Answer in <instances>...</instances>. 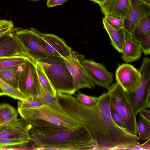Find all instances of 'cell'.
Returning a JSON list of instances; mask_svg holds the SVG:
<instances>
[{
    "instance_id": "cell-1",
    "label": "cell",
    "mask_w": 150,
    "mask_h": 150,
    "mask_svg": "<svg viewBox=\"0 0 150 150\" xmlns=\"http://www.w3.org/2000/svg\"><path fill=\"white\" fill-rule=\"evenodd\" d=\"M59 102L64 111L81 123L96 142L99 150H126L139 144L134 136L116 124L110 111L108 91L98 97L97 103L88 106L72 95L60 93Z\"/></svg>"
},
{
    "instance_id": "cell-2",
    "label": "cell",
    "mask_w": 150,
    "mask_h": 150,
    "mask_svg": "<svg viewBox=\"0 0 150 150\" xmlns=\"http://www.w3.org/2000/svg\"><path fill=\"white\" fill-rule=\"evenodd\" d=\"M29 136L36 150H99L96 142L83 126L42 131L31 128Z\"/></svg>"
},
{
    "instance_id": "cell-3",
    "label": "cell",
    "mask_w": 150,
    "mask_h": 150,
    "mask_svg": "<svg viewBox=\"0 0 150 150\" xmlns=\"http://www.w3.org/2000/svg\"><path fill=\"white\" fill-rule=\"evenodd\" d=\"M21 117L32 126L66 127L71 129L83 126L66 112L63 113L43 105L37 107L18 109Z\"/></svg>"
},
{
    "instance_id": "cell-4",
    "label": "cell",
    "mask_w": 150,
    "mask_h": 150,
    "mask_svg": "<svg viewBox=\"0 0 150 150\" xmlns=\"http://www.w3.org/2000/svg\"><path fill=\"white\" fill-rule=\"evenodd\" d=\"M38 62L57 92L73 95L76 91L72 76L63 58L49 55Z\"/></svg>"
},
{
    "instance_id": "cell-5",
    "label": "cell",
    "mask_w": 150,
    "mask_h": 150,
    "mask_svg": "<svg viewBox=\"0 0 150 150\" xmlns=\"http://www.w3.org/2000/svg\"><path fill=\"white\" fill-rule=\"evenodd\" d=\"M110 95V105L122 116L126 129L137 136V123L132 105V97L117 82L107 89Z\"/></svg>"
},
{
    "instance_id": "cell-6",
    "label": "cell",
    "mask_w": 150,
    "mask_h": 150,
    "mask_svg": "<svg viewBox=\"0 0 150 150\" xmlns=\"http://www.w3.org/2000/svg\"><path fill=\"white\" fill-rule=\"evenodd\" d=\"M36 62L28 57L23 64L20 73L18 89L27 100L39 97L40 92L41 85L38 75Z\"/></svg>"
},
{
    "instance_id": "cell-7",
    "label": "cell",
    "mask_w": 150,
    "mask_h": 150,
    "mask_svg": "<svg viewBox=\"0 0 150 150\" xmlns=\"http://www.w3.org/2000/svg\"><path fill=\"white\" fill-rule=\"evenodd\" d=\"M141 78L137 88L132 97L134 111L137 116L139 111L150 107V59L144 58L139 69Z\"/></svg>"
},
{
    "instance_id": "cell-8",
    "label": "cell",
    "mask_w": 150,
    "mask_h": 150,
    "mask_svg": "<svg viewBox=\"0 0 150 150\" xmlns=\"http://www.w3.org/2000/svg\"><path fill=\"white\" fill-rule=\"evenodd\" d=\"M14 32L30 57L35 61L49 55L45 49L38 30L30 29H14Z\"/></svg>"
},
{
    "instance_id": "cell-9",
    "label": "cell",
    "mask_w": 150,
    "mask_h": 150,
    "mask_svg": "<svg viewBox=\"0 0 150 150\" xmlns=\"http://www.w3.org/2000/svg\"><path fill=\"white\" fill-rule=\"evenodd\" d=\"M150 15V5L142 0H130L127 13L124 18L123 29L129 36L140 21Z\"/></svg>"
},
{
    "instance_id": "cell-10",
    "label": "cell",
    "mask_w": 150,
    "mask_h": 150,
    "mask_svg": "<svg viewBox=\"0 0 150 150\" xmlns=\"http://www.w3.org/2000/svg\"><path fill=\"white\" fill-rule=\"evenodd\" d=\"M116 82L130 94L135 92L141 78L139 71L133 65L123 63L118 67L115 72Z\"/></svg>"
},
{
    "instance_id": "cell-11",
    "label": "cell",
    "mask_w": 150,
    "mask_h": 150,
    "mask_svg": "<svg viewBox=\"0 0 150 150\" xmlns=\"http://www.w3.org/2000/svg\"><path fill=\"white\" fill-rule=\"evenodd\" d=\"M64 59L72 76L76 91L83 88L92 89L95 88V85L90 79L76 54L72 52L71 57Z\"/></svg>"
},
{
    "instance_id": "cell-12",
    "label": "cell",
    "mask_w": 150,
    "mask_h": 150,
    "mask_svg": "<svg viewBox=\"0 0 150 150\" xmlns=\"http://www.w3.org/2000/svg\"><path fill=\"white\" fill-rule=\"evenodd\" d=\"M82 63L95 85L108 88L113 81V73L107 70L103 64L92 60L84 59Z\"/></svg>"
},
{
    "instance_id": "cell-13",
    "label": "cell",
    "mask_w": 150,
    "mask_h": 150,
    "mask_svg": "<svg viewBox=\"0 0 150 150\" xmlns=\"http://www.w3.org/2000/svg\"><path fill=\"white\" fill-rule=\"evenodd\" d=\"M38 34L46 51L49 55L66 58L72 56V51L65 42L52 34H44L38 30Z\"/></svg>"
},
{
    "instance_id": "cell-14",
    "label": "cell",
    "mask_w": 150,
    "mask_h": 150,
    "mask_svg": "<svg viewBox=\"0 0 150 150\" xmlns=\"http://www.w3.org/2000/svg\"><path fill=\"white\" fill-rule=\"evenodd\" d=\"M31 127L21 117L18 118L14 121L0 126V138L30 141L29 131Z\"/></svg>"
},
{
    "instance_id": "cell-15",
    "label": "cell",
    "mask_w": 150,
    "mask_h": 150,
    "mask_svg": "<svg viewBox=\"0 0 150 150\" xmlns=\"http://www.w3.org/2000/svg\"><path fill=\"white\" fill-rule=\"evenodd\" d=\"M16 56L30 57L13 29L0 37V58Z\"/></svg>"
},
{
    "instance_id": "cell-16",
    "label": "cell",
    "mask_w": 150,
    "mask_h": 150,
    "mask_svg": "<svg viewBox=\"0 0 150 150\" xmlns=\"http://www.w3.org/2000/svg\"><path fill=\"white\" fill-rule=\"evenodd\" d=\"M130 0H105L99 5L105 16L110 15L124 18L129 5Z\"/></svg>"
},
{
    "instance_id": "cell-17",
    "label": "cell",
    "mask_w": 150,
    "mask_h": 150,
    "mask_svg": "<svg viewBox=\"0 0 150 150\" xmlns=\"http://www.w3.org/2000/svg\"><path fill=\"white\" fill-rule=\"evenodd\" d=\"M102 21L104 28L108 33L114 48L122 53L125 45L127 35L123 28L116 29L110 25L103 18Z\"/></svg>"
},
{
    "instance_id": "cell-18",
    "label": "cell",
    "mask_w": 150,
    "mask_h": 150,
    "mask_svg": "<svg viewBox=\"0 0 150 150\" xmlns=\"http://www.w3.org/2000/svg\"><path fill=\"white\" fill-rule=\"evenodd\" d=\"M142 52L139 43L127 36L122 52V59L127 63L134 62L140 58Z\"/></svg>"
},
{
    "instance_id": "cell-19",
    "label": "cell",
    "mask_w": 150,
    "mask_h": 150,
    "mask_svg": "<svg viewBox=\"0 0 150 150\" xmlns=\"http://www.w3.org/2000/svg\"><path fill=\"white\" fill-rule=\"evenodd\" d=\"M22 66L0 69V79L13 87L18 89V81Z\"/></svg>"
},
{
    "instance_id": "cell-20",
    "label": "cell",
    "mask_w": 150,
    "mask_h": 150,
    "mask_svg": "<svg viewBox=\"0 0 150 150\" xmlns=\"http://www.w3.org/2000/svg\"><path fill=\"white\" fill-rule=\"evenodd\" d=\"M150 33V15L143 18L133 30L130 37L137 42L143 41Z\"/></svg>"
},
{
    "instance_id": "cell-21",
    "label": "cell",
    "mask_w": 150,
    "mask_h": 150,
    "mask_svg": "<svg viewBox=\"0 0 150 150\" xmlns=\"http://www.w3.org/2000/svg\"><path fill=\"white\" fill-rule=\"evenodd\" d=\"M18 112L8 103L0 104V126L8 124L18 119Z\"/></svg>"
},
{
    "instance_id": "cell-22",
    "label": "cell",
    "mask_w": 150,
    "mask_h": 150,
    "mask_svg": "<svg viewBox=\"0 0 150 150\" xmlns=\"http://www.w3.org/2000/svg\"><path fill=\"white\" fill-rule=\"evenodd\" d=\"M44 105H47L55 110L63 113L66 112L60 104L58 98L57 93L55 97L52 96L41 86L39 96Z\"/></svg>"
},
{
    "instance_id": "cell-23",
    "label": "cell",
    "mask_w": 150,
    "mask_h": 150,
    "mask_svg": "<svg viewBox=\"0 0 150 150\" xmlns=\"http://www.w3.org/2000/svg\"><path fill=\"white\" fill-rule=\"evenodd\" d=\"M36 66L38 79L41 86L52 96L55 97L57 92L51 84L41 65L36 61Z\"/></svg>"
},
{
    "instance_id": "cell-24",
    "label": "cell",
    "mask_w": 150,
    "mask_h": 150,
    "mask_svg": "<svg viewBox=\"0 0 150 150\" xmlns=\"http://www.w3.org/2000/svg\"><path fill=\"white\" fill-rule=\"evenodd\" d=\"M28 57L13 56L0 58V69L22 66Z\"/></svg>"
},
{
    "instance_id": "cell-25",
    "label": "cell",
    "mask_w": 150,
    "mask_h": 150,
    "mask_svg": "<svg viewBox=\"0 0 150 150\" xmlns=\"http://www.w3.org/2000/svg\"><path fill=\"white\" fill-rule=\"evenodd\" d=\"M31 141L13 139L0 138V150L14 149L23 148L27 146Z\"/></svg>"
},
{
    "instance_id": "cell-26",
    "label": "cell",
    "mask_w": 150,
    "mask_h": 150,
    "mask_svg": "<svg viewBox=\"0 0 150 150\" xmlns=\"http://www.w3.org/2000/svg\"><path fill=\"white\" fill-rule=\"evenodd\" d=\"M0 85L6 93V95L20 101L27 100L25 96L17 89L5 83L0 79Z\"/></svg>"
},
{
    "instance_id": "cell-27",
    "label": "cell",
    "mask_w": 150,
    "mask_h": 150,
    "mask_svg": "<svg viewBox=\"0 0 150 150\" xmlns=\"http://www.w3.org/2000/svg\"><path fill=\"white\" fill-rule=\"evenodd\" d=\"M137 133L139 139L147 140L150 139V123L140 117L137 123Z\"/></svg>"
},
{
    "instance_id": "cell-28",
    "label": "cell",
    "mask_w": 150,
    "mask_h": 150,
    "mask_svg": "<svg viewBox=\"0 0 150 150\" xmlns=\"http://www.w3.org/2000/svg\"><path fill=\"white\" fill-rule=\"evenodd\" d=\"M44 105L39 97L31 98L24 101L19 100L18 103V109L31 108Z\"/></svg>"
},
{
    "instance_id": "cell-29",
    "label": "cell",
    "mask_w": 150,
    "mask_h": 150,
    "mask_svg": "<svg viewBox=\"0 0 150 150\" xmlns=\"http://www.w3.org/2000/svg\"><path fill=\"white\" fill-rule=\"evenodd\" d=\"M75 96L76 99L79 102L88 106L95 105L98 99V97L90 96L80 92H79Z\"/></svg>"
},
{
    "instance_id": "cell-30",
    "label": "cell",
    "mask_w": 150,
    "mask_h": 150,
    "mask_svg": "<svg viewBox=\"0 0 150 150\" xmlns=\"http://www.w3.org/2000/svg\"><path fill=\"white\" fill-rule=\"evenodd\" d=\"M114 28L119 30L123 28L124 18L113 16L105 15L103 18Z\"/></svg>"
},
{
    "instance_id": "cell-31",
    "label": "cell",
    "mask_w": 150,
    "mask_h": 150,
    "mask_svg": "<svg viewBox=\"0 0 150 150\" xmlns=\"http://www.w3.org/2000/svg\"><path fill=\"white\" fill-rule=\"evenodd\" d=\"M110 111L112 117L118 125L126 129V125L124 119L121 115L110 105Z\"/></svg>"
},
{
    "instance_id": "cell-32",
    "label": "cell",
    "mask_w": 150,
    "mask_h": 150,
    "mask_svg": "<svg viewBox=\"0 0 150 150\" xmlns=\"http://www.w3.org/2000/svg\"><path fill=\"white\" fill-rule=\"evenodd\" d=\"M13 23L10 21L0 20V37L14 29Z\"/></svg>"
},
{
    "instance_id": "cell-33",
    "label": "cell",
    "mask_w": 150,
    "mask_h": 150,
    "mask_svg": "<svg viewBox=\"0 0 150 150\" xmlns=\"http://www.w3.org/2000/svg\"><path fill=\"white\" fill-rule=\"evenodd\" d=\"M142 52L145 55L150 53V33L143 41L139 43Z\"/></svg>"
},
{
    "instance_id": "cell-34",
    "label": "cell",
    "mask_w": 150,
    "mask_h": 150,
    "mask_svg": "<svg viewBox=\"0 0 150 150\" xmlns=\"http://www.w3.org/2000/svg\"><path fill=\"white\" fill-rule=\"evenodd\" d=\"M142 144H139L136 146L128 147L126 150H150V139Z\"/></svg>"
},
{
    "instance_id": "cell-35",
    "label": "cell",
    "mask_w": 150,
    "mask_h": 150,
    "mask_svg": "<svg viewBox=\"0 0 150 150\" xmlns=\"http://www.w3.org/2000/svg\"><path fill=\"white\" fill-rule=\"evenodd\" d=\"M141 117L150 123V111L147 108H144L140 110L139 112Z\"/></svg>"
},
{
    "instance_id": "cell-36",
    "label": "cell",
    "mask_w": 150,
    "mask_h": 150,
    "mask_svg": "<svg viewBox=\"0 0 150 150\" xmlns=\"http://www.w3.org/2000/svg\"><path fill=\"white\" fill-rule=\"evenodd\" d=\"M68 0H47L46 4L48 8L61 5Z\"/></svg>"
},
{
    "instance_id": "cell-37",
    "label": "cell",
    "mask_w": 150,
    "mask_h": 150,
    "mask_svg": "<svg viewBox=\"0 0 150 150\" xmlns=\"http://www.w3.org/2000/svg\"><path fill=\"white\" fill-rule=\"evenodd\" d=\"M99 5L103 2L105 0H89Z\"/></svg>"
},
{
    "instance_id": "cell-38",
    "label": "cell",
    "mask_w": 150,
    "mask_h": 150,
    "mask_svg": "<svg viewBox=\"0 0 150 150\" xmlns=\"http://www.w3.org/2000/svg\"><path fill=\"white\" fill-rule=\"evenodd\" d=\"M6 95V93L0 85V96Z\"/></svg>"
},
{
    "instance_id": "cell-39",
    "label": "cell",
    "mask_w": 150,
    "mask_h": 150,
    "mask_svg": "<svg viewBox=\"0 0 150 150\" xmlns=\"http://www.w3.org/2000/svg\"><path fill=\"white\" fill-rule=\"evenodd\" d=\"M147 4L150 5V0H142Z\"/></svg>"
},
{
    "instance_id": "cell-40",
    "label": "cell",
    "mask_w": 150,
    "mask_h": 150,
    "mask_svg": "<svg viewBox=\"0 0 150 150\" xmlns=\"http://www.w3.org/2000/svg\"><path fill=\"white\" fill-rule=\"evenodd\" d=\"M29 0V1H38V0Z\"/></svg>"
}]
</instances>
